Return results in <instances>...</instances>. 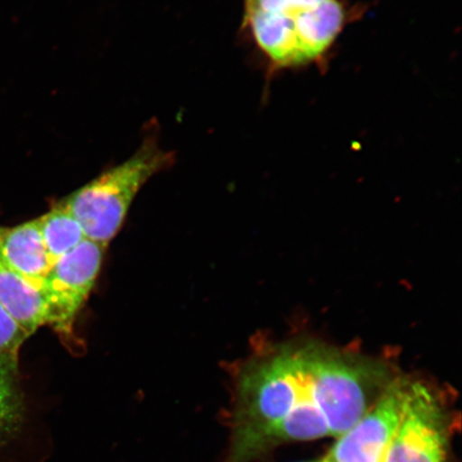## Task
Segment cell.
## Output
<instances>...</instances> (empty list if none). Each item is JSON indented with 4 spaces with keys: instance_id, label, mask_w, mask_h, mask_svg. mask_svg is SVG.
Returning <instances> with one entry per match:
<instances>
[{
    "instance_id": "1",
    "label": "cell",
    "mask_w": 462,
    "mask_h": 462,
    "mask_svg": "<svg viewBox=\"0 0 462 462\" xmlns=\"http://www.w3.org/2000/svg\"><path fill=\"white\" fill-rule=\"evenodd\" d=\"M394 378L383 362L314 340L277 344L236 371L229 447L289 414H325L335 438L354 426Z\"/></svg>"
},
{
    "instance_id": "2",
    "label": "cell",
    "mask_w": 462,
    "mask_h": 462,
    "mask_svg": "<svg viewBox=\"0 0 462 462\" xmlns=\"http://www.w3.org/2000/svg\"><path fill=\"white\" fill-rule=\"evenodd\" d=\"M349 17L343 0H245V26L273 69L322 60Z\"/></svg>"
},
{
    "instance_id": "3",
    "label": "cell",
    "mask_w": 462,
    "mask_h": 462,
    "mask_svg": "<svg viewBox=\"0 0 462 462\" xmlns=\"http://www.w3.org/2000/svg\"><path fill=\"white\" fill-rule=\"evenodd\" d=\"M173 162L175 154L162 148L157 137L149 136L130 159L75 190L61 204L78 219L87 239L107 246L123 227L140 189Z\"/></svg>"
},
{
    "instance_id": "4",
    "label": "cell",
    "mask_w": 462,
    "mask_h": 462,
    "mask_svg": "<svg viewBox=\"0 0 462 462\" xmlns=\"http://www.w3.org/2000/svg\"><path fill=\"white\" fill-rule=\"evenodd\" d=\"M448 414L437 391L410 379L402 419L383 462H447Z\"/></svg>"
},
{
    "instance_id": "5",
    "label": "cell",
    "mask_w": 462,
    "mask_h": 462,
    "mask_svg": "<svg viewBox=\"0 0 462 462\" xmlns=\"http://www.w3.org/2000/svg\"><path fill=\"white\" fill-rule=\"evenodd\" d=\"M106 245L85 239L51 265L43 282L49 325L69 340L75 320L99 276Z\"/></svg>"
},
{
    "instance_id": "6",
    "label": "cell",
    "mask_w": 462,
    "mask_h": 462,
    "mask_svg": "<svg viewBox=\"0 0 462 462\" xmlns=\"http://www.w3.org/2000/svg\"><path fill=\"white\" fill-rule=\"evenodd\" d=\"M410 378L394 377L368 411L337 438L328 462H383L400 427Z\"/></svg>"
},
{
    "instance_id": "7",
    "label": "cell",
    "mask_w": 462,
    "mask_h": 462,
    "mask_svg": "<svg viewBox=\"0 0 462 462\" xmlns=\"http://www.w3.org/2000/svg\"><path fill=\"white\" fill-rule=\"evenodd\" d=\"M0 263L24 279L43 285L51 268L40 218L0 227Z\"/></svg>"
},
{
    "instance_id": "8",
    "label": "cell",
    "mask_w": 462,
    "mask_h": 462,
    "mask_svg": "<svg viewBox=\"0 0 462 462\" xmlns=\"http://www.w3.org/2000/svg\"><path fill=\"white\" fill-rule=\"evenodd\" d=\"M42 286L0 263V304L29 337L39 328L49 325V306Z\"/></svg>"
},
{
    "instance_id": "9",
    "label": "cell",
    "mask_w": 462,
    "mask_h": 462,
    "mask_svg": "<svg viewBox=\"0 0 462 462\" xmlns=\"http://www.w3.org/2000/svg\"><path fill=\"white\" fill-rule=\"evenodd\" d=\"M26 421V402L22 391L19 354H0V449L20 435Z\"/></svg>"
},
{
    "instance_id": "10",
    "label": "cell",
    "mask_w": 462,
    "mask_h": 462,
    "mask_svg": "<svg viewBox=\"0 0 462 462\" xmlns=\"http://www.w3.org/2000/svg\"><path fill=\"white\" fill-rule=\"evenodd\" d=\"M39 218L51 265L86 239L83 227L61 201Z\"/></svg>"
},
{
    "instance_id": "11",
    "label": "cell",
    "mask_w": 462,
    "mask_h": 462,
    "mask_svg": "<svg viewBox=\"0 0 462 462\" xmlns=\"http://www.w3.org/2000/svg\"><path fill=\"white\" fill-rule=\"evenodd\" d=\"M28 335L22 330L17 323L0 304V354L17 352L28 339Z\"/></svg>"
},
{
    "instance_id": "12",
    "label": "cell",
    "mask_w": 462,
    "mask_h": 462,
    "mask_svg": "<svg viewBox=\"0 0 462 462\" xmlns=\"http://www.w3.org/2000/svg\"><path fill=\"white\" fill-rule=\"evenodd\" d=\"M311 462H328L327 458L326 457H323L322 459L320 460H318V461H311Z\"/></svg>"
}]
</instances>
